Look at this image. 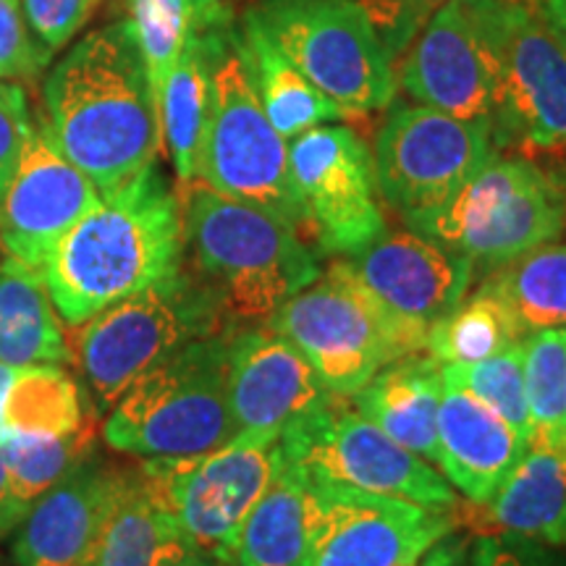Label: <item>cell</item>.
Here are the masks:
<instances>
[{
  "label": "cell",
  "mask_w": 566,
  "mask_h": 566,
  "mask_svg": "<svg viewBox=\"0 0 566 566\" xmlns=\"http://www.w3.org/2000/svg\"><path fill=\"white\" fill-rule=\"evenodd\" d=\"M45 126L101 197L155 166L158 97L132 19L90 32L45 80Z\"/></svg>",
  "instance_id": "1"
},
{
  "label": "cell",
  "mask_w": 566,
  "mask_h": 566,
  "mask_svg": "<svg viewBox=\"0 0 566 566\" xmlns=\"http://www.w3.org/2000/svg\"><path fill=\"white\" fill-rule=\"evenodd\" d=\"M179 195L158 168L101 197L59 239L42 268L55 313L71 328L184 268Z\"/></svg>",
  "instance_id": "2"
},
{
  "label": "cell",
  "mask_w": 566,
  "mask_h": 566,
  "mask_svg": "<svg viewBox=\"0 0 566 566\" xmlns=\"http://www.w3.org/2000/svg\"><path fill=\"white\" fill-rule=\"evenodd\" d=\"M184 250L233 325L265 323L321 275L317 254L294 226L208 184H181Z\"/></svg>",
  "instance_id": "3"
},
{
  "label": "cell",
  "mask_w": 566,
  "mask_h": 566,
  "mask_svg": "<svg viewBox=\"0 0 566 566\" xmlns=\"http://www.w3.org/2000/svg\"><path fill=\"white\" fill-rule=\"evenodd\" d=\"M210 69V103L197 181L233 200L258 205L307 237L289 176V142L275 132L254 87L242 32L233 24L200 32Z\"/></svg>",
  "instance_id": "4"
},
{
  "label": "cell",
  "mask_w": 566,
  "mask_h": 566,
  "mask_svg": "<svg viewBox=\"0 0 566 566\" xmlns=\"http://www.w3.org/2000/svg\"><path fill=\"white\" fill-rule=\"evenodd\" d=\"M233 328L197 338L147 370L108 409L103 441L142 459L192 457L239 433L229 407Z\"/></svg>",
  "instance_id": "5"
},
{
  "label": "cell",
  "mask_w": 566,
  "mask_h": 566,
  "mask_svg": "<svg viewBox=\"0 0 566 566\" xmlns=\"http://www.w3.org/2000/svg\"><path fill=\"white\" fill-rule=\"evenodd\" d=\"M300 349L321 384L349 399L380 367L428 352V331L386 307L354 265L334 260L265 321Z\"/></svg>",
  "instance_id": "6"
},
{
  "label": "cell",
  "mask_w": 566,
  "mask_h": 566,
  "mask_svg": "<svg viewBox=\"0 0 566 566\" xmlns=\"http://www.w3.org/2000/svg\"><path fill=\"white\" fill-rule=\"evenodd\" d=\"M237 328L210 289L181 268L103 313L76 325L71 357L101 412L122 399L134 380L197 338Z\"/></svg>",
  "instance_id": "7"
},
{
  "label": "cell",
  "mask_w": 566,
  "mask_h": 566,
  "mask_svg": "<svg viewBox=\"0 0 566 566\" xmlns=\"http://www.w3.org/2000/svg\"><path fill=\"white\" fill-rule=\"evenodd\" d=\"M407 226L491 273L562 237L566 187L522 155H495L459 192Z\"/></svg>",
  "instance_id": "8"
},
{
  "label": "cell",
  "mask_w": 566,
  "mask_h": 566,
  "mask_svg": "<svg viewBox=\"0 0 566 566\" xmlns=\"http://www.w3.org/2000/svg\"><path fill=\"white\" fill-rule=\"evenodd\" d=\"M254 19L279 51L349 118L396 97L391 55L352 0H254Z\"/></svg>",
  "instance_id": "9"
},
{
  "label": "cell",
  "mask_w": 566,
  "mask_h": 566,
  "mask_svg": "<svg viewBox=\"0 0 566 566\" xmlns=\"http://www.w3.org/2000/svg\"><path fill=\"white\" fill-rule=\"evenodd\" d=\"M281 464L279 433H237L202 454L145 459L139 470L189 546L226 566L237 530Z\"/></svg>",
  "instance_id": "10"
},
{
  "label": "cell",
  "mask_w": 566,
  "mask_h": 566,
  "mask_svg": "<svg viewBox=\"0 0 566 566\" xmlns=\"http://www.w3.org/2000/svg\"><path fill=\"white\" fill-rule=\"evenodd\" d=\"M499 71L493 139L566 150V38L522 0H480Z\"/></svg>",
  "instance_id": "11"
},
{
  "label": "cell",
  "mask_w": 566,
  "mask_h": 566,
  "mask_svg": "<svg viewBox=\"0 0 566 566\" xmlns=\"http://www.w3.org/2000/svg\"><path fill=\"white\" fill-rule=\"evenodd\" d=\"M495 155L491 124L420 103H391L375 134V184L378 195L409 221L443 205Z\"/></svg>",
  "instance_id": "12"
},
{
  "label": "cell",
  "mask_w": 566,
  "mask_h": 566,
  "mask_svg": "<svg viewBox=\"0 0 566 566\" xmlns=\"http://www.w3.org/2000/svg\"><path fill=\"white\" fill-rule=\"evenodd\" d=\"M338 399L342 396L283 430V457L336 485L396 495L422 506H459L454 485L428 459L396 443L357 409L338 405Z\"/></svg>",
  "instance_id": "13"
},
{
  "label": "cell",
  "mask_w": 566,
  "mask_h": 566,
  "mask_svg": "<svg viewBox=\"0 0 566 566\" xmlns=\"http://www.w3.org/2000/svg\"><path fill=\"white\" fill-rule=\"evenodd\" d=\"M289 176L321 252L352 258L386 231L373 153L349 126L321 124L289 142Z\"/></svg>",
  "instance_id": "14"
},
{
  "label": "cell",
  "mask_w": 566,
  "mask_h": 566,
  "mask_svg": "<svg viewBox=\"0 0 566 566\" xmlns=\"http://www.w3.org/2000/svg\"><path fill=\"white\" fill-rule=\"evenodd\" d=\"M412 101L467 122L495 124L499 71L480 0H443L394 63Z\"/></svg>",
  "instance_id": "15"
},
{
  "label": "cell",
  "mask_w": 566,
  "mask_h": 566,
  "mask_svg": "<svg viewBox=\"0 0 566 566\" xmlns=\"http://www.w3.org/2000/svg\"><path fill=\"white\" fill-rule=\"evenodd\" d=\"M321 480L323 509L304 566H415L457 527L459 509L422 506Z\"/></svg>",
  "instance_id": "16"
},
{
  "label": "cell",
  "mask_w": 566,
  "mask_h": 566,
  "mask_svg": "<svg viewBox=\"0 0 566 566\" xmlns=\"http://www.w3.org/2000/svg\"><path fill=\"white\" fill-rule=\"evenodd\" d=\"M97 202L101 192L90 176L63 155L48 126H34L0 197V244L9 258L42 273L59 239Z\"/></svg>",
  "instance_id": "17"
},
{
  "label": "cell",
  "mask_w": 566,
  "mask_h": 566,
  "mask_svg": "<svg viewBox=\"0 0 566 566\" xmlns=\"http://www.w3.org/2000/svg\"><path fill=\"white\" fill-rule=\"evenodd\" d=\"M132 472L105 462L92 449L27 509L21 525L13 530V564L90 566Z\"/></svg>",
  "instance_id": "18"
},
{
  "label": "cell",
  "mask_w": 566,
  "mask_h": 566,
  "mask_svg": "<svg viewBox=\"0 0 566 566\" xmlns=\"http://www.w3.org/2000/svg\"><path fill=\"white\" fill-rule=\"evenodd\" d=\"M336 396L307 357L273 325L233 328L229 346V407L239 433H283L321 412Z\"/></svg>",
  "instance_id": "19"
},
{
  "label": "cell",
  "mask_w": 566,
  "mask_h": 566,
  "mask_svg": "<svg viewBox=\"0 0 566 566\" xmlns=\"http://www.w3.org/2000/svg\"><path fill=\"white\" fill-rule=\"evenodd\" d=\"M349 263L391 313L428 331L470 294L478 268L417 231L380 233Z\"/></svg>",
  "instance_id": "20"
},
{
  "label": "cell",
  "mask_w": 566,
  "mask_h": 566,
  "mask_svg": "<svg viewBox=\"0 0 566 566\" xmlns=\"http://www.w3.org/2000/svg\"><path fill=\"white\" fill-rule=\"evenodd\" d=\"M527 441L499 412L462 388L443 384L438 454L446 480L475 506H488L525 454Z\"/></svg>",
  "instance_id": "21"
},
{
  "label": "cell",
  "mask_w": 566,
  "mask_h": 566,
  "mask_svg": "<svg viewBox=\"0 0 566 566\" xmlns=\"http://www.w3.org/2000/svg\"><path fill=\"white\" fill-rule=\"evenodd\" d=\"M321 509L323 480L283 457L279 475L237 530L226 566H304Z\"/></svg>",
  "instance_id": "22"
},
{
  "label": "cell",
  "mask_w": 566,
  "mask_h": 566,
  "mask_svg": "<svg viewBox=\"0 0 566 566\" xmlns=\"http://www.w3.org/2000/svg\"><path fill=\"white\" fill-rule=\"evenodd\" d=\"M472 514L480 535L509 533L566 551V446L530 441L495 499Z\"/></svg>",
  "instance_id": "23"
},
{
  "label": "cell",
  "mask_w": 566,
  "mask_h": 566,
  "mask_svg": "<svg viewBox=\"0 0 566 566\" xmlns=\"http://www.w3.org/2000/svg\"><path fill=\"white\" fill-rule=\"evenodd\" d=\"M441 394V363L428 352H417L380 367L349 399L359 415L378 424L396 443L438 467Z\"/></svg>",
  "instance_id": "24"
},
{
  "label": "cell",
  "mask_w": 566,
  "mask_h": 566,
  "mask_svg": "<svg viewBox=\"0 0 566 566\" xmlns=\"http://www.w3.org/2000/svg\"><path fill=\"white\" fill-rule=\"evenodd\" d=\"M192 551L137 467L105 522L90 566H181Z\"/></svg>",
  "instance_id": "25"
},
{
  "label": "cell",
  "mask_w": 566,
  "mask_h": 566,
  "mask_svg": "<svg viewBox=\"0 0 566 566\" xmlns=\"http://www.w3.org/2000/svg\"><path fill=\"white\" fill-rule=\"evenodd\" d=\"M71 359L42 273L6 254L0 260V365H63Z\"/></svg>",
  "instance_id": "26"
},
{
  "label": "cell",
  "mask_w": 566,
  "mask_h": 566,
  "mask_svg": "<svg viewBox=\"0 0 566 566\" xmlns=\"http://www.w3.org/2000/svg\"><path fill=\"white\" fill-rule=\"evenodd\" d=\"M242 45L260 103L283 139L292 142L321 124L349 122V116L273 45L250 9L244 11Z\"/></svg>",
  "instance_id": "27"
},
{
  "label": "cell",
  "mask_w": 566,
  "mask_h": 566,
  "mask_svg": "<svg viewBox=\"0 0 566 566\" xmlns=\"http://www.w3.org/2000/svg\"><path fill=\"white\" fill-rule=\"evenodd\" d=\"M92 433L84 420L82 388L61 365L19 367L3 399L0 438L66 441Z\"/></svg>",
  "instance_id": "28"
},
{
  "label": "cell",
  "mask_w": 566,
  "mask_h": 566,
  "mask_svg": "<svg viewBox=\"0 0 566 566\" xmlns=\"http://www.w3.org/2000/svg\"><path fill=\"white\" fill-rule=\"evenodd\" d=\"M210 103V69L202 34H189L187 45L168 71L158 90L160 142L171 155L179 184L195 181L197 155H200L205 118Z\"/></svg>",
  "instance_id": "29"
},
{
  "label": "cell",
  "mask_w": 566,
  "mask_h": 566,
  "mask_svg": "<svg viewBox=\"0 0 566 566\" xmlns=\"http://www.w3.org/2000/svg\"><path fill=\"white\" fill-rule=\"evenodd\" d=\"M525 338L512 307L491 283L483 281L478 292L441 317L428 334V354L441 365H472L509 349Z\"/></svg>",
  "instance_id": "30"
},
{
  "label": "cell",
  "mask_w": 566,
  "mask_h": 566,
  "mask_svg": "<svg viewBox=\"0 0 566 566\" xmlns=\"http://www.w3.org/2000/svg\"><path fill=\"white\" fill-rule=\"evenodd\" d=\"M504 296L525 336L566 328V244L551 242L495 268L485 279Z\"/></svg>",
  "instance_id": "31"
},
{
  "label": "cell",
  "mask_w": 566,
  "mask_h": 566,
  "mask_svg": "<svg viewBox=\"0 0 566 566\" xmlns=\"http://www.w3.org/2000/svg\"><path fill=\"white\" fill-rule=\"evenodd\" d=\"M525 349V388L530 441L566 446V328L530 331Z\"/></svg>",
  "instance_id": "32"
},
{
  "label": "cell",
  "mask_w": 566,
  "mask_h": 566,
  "mask_svg": "<svg viewBox=\"0 0 566 566\" xmlns=\"http://www.w3.org/2000/svg\"><path fill=\"white\" fill-rule=\"evenodd\" d=\"M443 384L462 388L499 412L512 428L530 443L533 424H530L527 388H525V349L522 342L509 349L480 359L472 365H441Z\"/></svg>",
  "instance_id": "33"
},
{
  "label": "cell",
  "mask_w": 566,
  "mask_h": 566,
  "mask_svg": "<svg viewBox=\"0 0 566 566\" xmlns=\"http://www.w3.org/2000/svg\"><path fill=\"white\" fill-rule=\"evenodd\" d=\"M129 6L142 59H145L155 97H158L168 71L179 61L192 34L187 3L184 0H129Z\"/></svg>",
  "instance_id": "34"
},
{
  "label": "cell",
  "mask_w": 566,
  "mask_h": 566,
  "mask_svg": "<svg viewBox=\"0 0 566 566\" xmlns=\"http://www.w3.org/2000/svg\"><path fill=\"white\" fill-rule=\"evenodd\" d=\"M352 3L363 9L391 55V63H396L443 0H352Z\"/></svg>",
  "instance_id": "35"
},
{
  "label": "cell",
  "mask_w": 566,
  "mask_h": 566,
  "mask_svg": "<svg viewBox=\"0 0 566 566\" xmlns=\"http://www.w3.org/2000/svg\"><path fill=\"white\" fill-rule=\"evenodd\" d=\"M97 0H21L24 19L45 53L61 51L92 17Z\"/></svg>",
  "instance_id": "36"
},
{
  "label": "cell",
  "mask_w": 566,
  "mask_h": 566,
  "mask_svg": "<svg viewBox=\"0 0 566 566\" xmlns=\"http://www.w3.org/2000/svg\"><path fill=\"white\" fill-rule=\"evenodd\" d=\"M32 134L34 124L24 90L19 84L0 80V197L9 187Z\"/></svg>",
  "instance_id": "37"
},
{
  "label": "cell",
  "mask_w": 566,
  "mask_h": 566,
  "mask_svg": "<svg viewBox=\"0 0 566 566\" xmlns=\"http://www.w3.org/2000/svg\"><path fill=\"white\" fill-rule=\"evenodd\" d=\"M21 19V0H0V80L38 74L48 53L34 45Z\"/></svg>",
  "instance_id": "38"
},
{
  "label": "cell",
  "mask_w": 566,
  "mask_h": 566,
  "mask_svg": "<svg viewBox=\"0 0 566 566\" xmlns=\"http://www.w3.org/2000/svg\"><path fill=\"white\" fill-rule=\"evenodd\" d=\"M470 566H566V556L527 537L491 533L480 535L470 548Z\"/></svg>",
  "instance_id": "39"
},
{
  "label": "cell",
  "mask_w": 566,
  "mask_h": 566,
  "mask_svg": "<svg viewBox=\"0 0 566 566\" xmlns=\"http://www.w3.org/2000/svg\"><path fill=\"white\" fill-rule=\"evenodd\" d=\"M27 509H30V504H27L17 488H13V480L9 475V470H6V462L0 459V541L13 535V530H17L21 525V520H24Z\"/></svg>",
  "instance_id": "40"
},
{
  "label": "cell",
  "mask_w": 566,
  "mask_h": 566,
  "mask_svg": "<svg viewBox=\"0 0 566 566\" xmlns=\"http://www.w3.org/2000/svg\"><path fill=\"white\" fill-rule=\"evenodd\" d=\"M195 32L223 30L233 19V0H184Z\"/></svg>",
  "instance_id": "41"
},
{
  "label": "cell",
  "mask_w": 566,
  "mask_h": 566,
  "mask_svg": "<svg viewBox=\"0 0 566 566\" xmlns=\"http://www.w3.org/2000/svg\"><path fill=\"white\" fill-rule=\"evenodd\" d=\"M467 564V548L457 537H443L433 548L424 554L415 566H464Z\"/></svg>",
  "instance_id": "42"
},
{
  "label": "cell",
  "mask_w": 566,
  "mask_h": 566,
  "mask_svg": "<svg viewBox=\"0 0 566 566\" xmlns=\"http://www.w3.org/2000/svg\"><path fill=\"white\" fill-rule=\"evenodd\" d=\"M543 17H546L551 24H554L556 30L566 38V0H554V3L548 6V11L543 13Z\"/></svg>",
  "instance_id": "43"
},
{
  "label": "cell",
  "mask_w": 566,
  "mask_h": 566,
  "mask_svg": "<svg viewBox=\"0 0 566 566\" xmlns=\"http://www.w3.org/2000/svg\"><path fill=\"white\" fill-rule=\"evenodd\" d=\"M19 367H9V365H0V430H3V399L6 391H9L13 375H17Z\"/></svg>",
  "instance_id": "44"
},
{
  "label": "cell",
  "mask_w": 566,
  "mask_h": 566,
  "mask_svg": "<svg viewBox=\"0 0 566 566\" xmlns=\"http://www.w3.org/2000/svg\"><path fill=\"white\" fill-rule=\"evenodd\" d=\"M181 566H223V564L216 562V558H210V556L197 554V551H192V554L184 558Z\"/></svg>",
  "instance_id": "45"
},
{
  "label": "cell",
  "mask_w": 566,
  "mask_h": 566,
  "mask_svg": "<svg viewBox=\"0 0 566 566\" xmlns=\"http://www.w3.org/2000/svg\"><path fill=\"white\" fill-rule=\"evenodd\" d=\"M522 3H527L530 9H535L537 13H546L548 6L554 3V0H522Z\"/></svg>",
  "instance_id": "46"
},
{
  "label": "cell",
  "mask_w": 566,
  "mask_h": 566,
  "mask_svg": "<svg viewBox=\"0 0 566 566\" xmlns=\"http://www.w3.org/2000/svg\"><path fill=\"white\" fill-rule=\"evenodd\" d=\"M0 566H6V564H3V562H0Z\"/></svg>",
  "instance_id": "47"
}]
</instances>
